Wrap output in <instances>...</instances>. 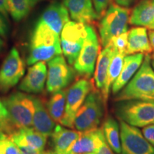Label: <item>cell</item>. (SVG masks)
Wrapping results in <instances>:
<instances>
[{
	"instance_id": "cell-1",
	"label": "cell",
	"mask_w": 154,
	"mask_h": 154,
	"mask_svg": "<svg viewBox=\"0 0 154 154\" xmlns=\"http://www.w3.org/2000/svg\"><path fill=\"white\" fill-rule=\"evenodd\" d=\"M61 54L59 34L38 20L31 36L28 65H33L38 61H49Z\"/></svg>"
},
{
	"instance_id": "cell-2",
	"label": "cell",
	"mask_w": 154,
	"mask_h": 154,
	"mask_svg": "<svg viewBox=\"0 0 154 154\" xmlns=\"http://www.w3.org/2000/svg\"><path fill=\"white\" fill-rule=\"evenodd\" d=\"M131 99L154 101V70L149 54L146 55L137 73L115 97L116 101Z\"/></svg>"
},
{
	"instance_id": "cell-3",
	"label": "cell",
	"mask_w": 154,
	"mask_h": 154,
	"mask_svg": "<svg viewBox=\"0 0 154 154\" xmlns=\"http://www.w3.org/2000/svg\"><path fill=\"white\" fill-rule=\"evenodd\" d=\"M117 102L115 113L121 121L135 127L154 124V101L131 99Z\"/></svg>"
},
{
	"instance_id": "cell-4",
	"label": "cell",
	"mask_w": 154,
	"mask_h": 154,
	"mask_svg": "<svg viewBox=\"0 0 154 154\" xmlns=\"http://www.w3.org/2000/svg\"><path fill=\"white\" fill-rule=\"evenodd\" d=\"M130 9L116 4H111L102 17L99 25L101 43L106 47L114 36L127 32L131 14Z\"/></svg>"
},
{
	"instance_id": "cell-5",
	"label": "cell",
	"mask_w": 154,
	"mask_h": 154,
	"mask_svg": "<svg viewBox=\"0 0 154 154\" xmlns=\"http://www.w3.org/2000/svg\"><path fill=\"white\" fill-rule=\"evenodd\" d=\"M103 104L101 94L92 89L76 113L74 123L76 130L82 133L97 128L103 115Z\"/></svg>"
},
{
	"instance_id": "cell-6",
	"label": "cell",
	"mask_w": 154,
	"mask_h": 154,
	"mask_svg": "<svg viewBox=\"0 0 154 154\" xmlns=\"http://www.w3.org/2000/svg\"><path fill=\"white\" fill-rule=\"evenodd\" d=\"M2 102L17 129L32 127L34 113L33 96L15 92L5 98Z\"/></svg>"
},
{
	"instance_id": "cell-7",
	"label": "cell",
	"mask_w": 154,
	"mask_h": 154,
	"mask_svg": "<svg viewBox=\"0 0 154 154\" xmlns=\"http://www.w3.org/2000/svg\"><path fill=\"white\" fill-rule=\"evenodd\" d=\"M86 24L69 21L60 34L61 47L63 56L70 65H73L79 55L87 34Z\"/></svg>"
},
{
	"instance_id": "cell-8",
	"label": "cell",
	"mask_w": 154,
	"mask_h": 154,
	"mask_svg": "<svg viewBox=\"0 0 154 154\" xmlns=\"http://www.w3.org/2000/svg\"><path fill=\"white\" fill-rule=\"evenodd\" d=\"M93 82L86 78L77 80L66 91V106L64 114L61 121L63 126L74 128V119L79 109L85 101L86 96L94 89Z\"/></svg>"
},
{
	"instance_id": "cell-9",
	"label": "cell",
	"mask_w": 154,
	"mask_h": 154,
	"mask_svg": "<svg viewBox=\"0 0 154 154\" xmlns=\"http://www.w3.org/2000/svg\"><path fill=\"white\" fill-rule=\"evenodd\" d=\"M86 28L87 34L74 66L78 74L89 78L94 71L100 45L97 34L94 27L86 25Z\"/></svg>"
},
{
	"instance_id": "cell-10",
	"label": "cell",
	"mask_w": 154,
	"mask_h": 154,
	"mask_svg": "<svg viewBox=\"0 0 154 154\" xmlns=\"http://www.w3.org/2000/svg\"><path fill=\"white\" fill-rule=\"evenodd\" d=\"M121 130L120 154H154V146L144 137L141 131L123 121L119 123Z\"/></svg>"
},
{
	"instance_id": "cell-11",
	"label": "cell",
	"mask_w": 154,
	"mask_h": 154,
	"mask_svg": "<svg viewBox=\"0 0 154 154\" xmlns=\"http://www.w3.org/2000/svg\"><path fill=\"white\" fill-rule=\"evenodd\" d=\"M74 71L62 55L53 58L48 61L47 91L54 94L64 89L74 79Z\"/></svg>"
},
{
	"instance_id": "cell-12",
	"label": "cell",
	"mask_w": 154,
	"mask_h": 154,
	"mask_svg": "<svg viewBox=\"0 0 154 154\" xmlns=\"http://www.w3.org/2000/svg\"><path fill=\"white\" fill-rule=\"evenodd\" d=\"M24 72V61L17 49L13 48L0 68V91L2 92L9 91L22 78Z\"/></svg>"
},
{
	"instance_id": "cell-13",
	"label": "cell",
	"mask_w": 154,
	"mask_h": 154,
	"mask_svg": "<svg viewBox=\"0 0 154 154\" xmlns=\"http://www.w3.org/2000/svg\"><path fill=\"white\" fill-rule=\"evenodd\" d=\"M106 141L101 128L82 132L75 140L66 154L96 153Z\"/></svg>"
},
{
	"instance_id": "cell-14",
	"label": "cell",
	"mask_w": 154,
	"mask_h": 154,
	"mask_svg": "<svg viewBox=\"0 0 154 154\" xmlns=\"http://www.w3.org/2000/svg\"><path fill=\"white\" fill-rule=\"evenodd\" d=\"M47 78L45 61H38L32 65L19 86V89L26 93L38 94L44 91Z\"/></svg>"
},
{
	"instance_id": "cell-15",
	"label": "cell",
	"mask_w": 154,
	"mask_h": 154,
	"mask_svg": "<svg viewBox=\"0 0 154 154\" xmlns=\"http://www.w3.org/2000/svg\"><path fill=\"white\" fill-rule=\"evenodd\" d=\"M69 13L63 4L54 2L44 9L38 20L60 35L64 25L69 21Z\"/></svg>"
},
{
	"instance_id": "cell-16",
	"label": "cell",
	"mask_w": 154,
	"mask_h": 154,
	"mask_svg": "<svg viewBox=\"0 0 154 154\" xmlns=\"http://www.w3.org/2000/svg\"><path fill=\"white\" fill-rule=\"evenodd\" d=\"M63 5L75 22L89 25L99 19L92 0H64Z\"/></svg>"
},
{
	"instance_id": "cell-17",
	"label": "cell",
	"mask_w": 154,
	"mask_h": 154,
	"mask_svg": "<svg viewBox=\"0 0 154 154\" xmlns=\"http://www.w3.org/2000/svg\"><path fill=\"white\" fill-rule=\"evenodd\" d=\"M82 132L70 130L57 125L50 136L51 138V150L47 154H66L72 144Z\"/></svg>"
},
{
	"instance_id": "cell-18",
	"label": "cell",
	"mask_w": 154,
	"mask_h": 154,
	"mask_svg": "<svg viewBox=\"0 0 154 154\" xmlns=\"http://www.w3.org/2000/svg\"><path fill=\"white\" fill-rule=\"evenodd\" d=\"M143 61V54H134L126 56L120 74L112 86V93L117 94L130 82Z\"/></svg>"
},
{
	"instance_id": "cell-19",
	"label": "cell",
	"mask_w": 154,
	"mask_h": 154,
	"mask_svg": "<svg viewBox=\"0 0 154 154\" xmlns=\"http://www.w3.org/2000/svg\"><path fill=\"white\" fill-rule=\"evenodd\" d=\"M47 136L38 132L34 128H21L15 131L9 138L18 146H26L37 151H44Z\"/></svg>"
},
{
	"instance_id": "cell-20",
	"label": "cell",
	"mask_w": 154,
	"mask_h": 154,
	"mask_svg": "<svg viewBox=\"0 0 154 154\" xmlns=\"http://www.w3.org/2000/svg\"><path fill=\"white\" fill-rule=\"evenodd\" d=\"M129 24L154 29V0H141L131 11Z\"/></svg>"
},
{
	"instance_id": "cell-21",
	"label": "cell",
	"mask_w": 154,
	"mask_h": 154,
	"mask_svg": "<svg viewBox=\"0 0 154 154\" xmlns=\"http://www.w3.org/2000/svg\"><path fill=\"white\" fill-rule=\"evenodd\" d=\"M153 51L148 38L147 29L143 26L134 27L128 32L126 55L134 54H149Z\"/></svg>"
},
{
	"instance_id": "cell-22",
	"label": "cell",
	"mask_w": 154,
	"mask_h": 154,
	"mask_svg": "<svg viewBox=\"0 0 154 154\" xmlns=\"http://www.w3.org/2000/svg\"><path fill=\"white\" fill-rule=\"evenodd\" d=\"M34 103V113L32 126L38 132L49 137L52 134L56 124L50 116L47 108L38 98L33 97Z\"/></svg>"
},
{
	"instance_id": "cell-23",
	"label": "cell",
	"mask_w": 154,
	"mask_h": 154,
	"mask_svg": "<svg viewBox=\"0 0 154 154\" xmlns=\"http://www.w3.org/2000/svg\"><path fill=\"white\" fill-rule=\"evenodd\" d=\"M126 52L115 51L112 59H111L110 64L106 75V78L104 83V86L101 89V96L103 98L104 104L106 105V102L109 96L110 88L112 87L113 83L117 79L122 69L123 63H124V57H126Z\"/></svg>"
},
{
	"instance_id": "cell-24",
	"label": "cell",
	"mask_w": 154,
	"mask_h": 154,
	"mask_svg": "<svg viewBox=\"0 0 154 154\" xmlns=\"http://www.w3.org/2000/svg\"><path fill=\"white\" fill-rule=\"evenodd\" d=\"M113 54L114 49L112 46L109 44L106 47L103 48L98 57L97 64L94 73V84L95 87L101 91L104 86L108 69Z\"/></svg>"
},
{
	"instance_id": "cell-25",
	"label": "cell",
	"mask_w": 154,
	"mask_h": 154,
	"mask_svg": "<svg viewBox=\"0 0 154 154\" xmlns=\"http://www.w3.org/2000/svg\"><path fill=\"white\" fill-rule=\"evenodd\" d=\"M103 135L106 142L116 153L120 154L121 145L119 131V124L113 117L109 116L104 121L103 124Z\"/></svg>"
},
{
	"instance_id": "cell-26",
	"label": "cell",
	"mask_w": 154,
	"mask_h": 154,
	"mask_svg": "<svg viewBox=\"0 0 154 154\" xmlns=\"http://www.w3.org/2000/svg\"><path fill=\"white\" fill-rule=\"evenodd\" d=\"M66 91L63 89L52 94L47 103V110L56 123H60L64 114L66 106Z\"/></svg>"
},
{
	"instance_id": "cell-27",
	"label": "cell",
	"mask_w": 154,
	"mask_h": 154,
	"mask_svg": "<svg viewBox=\"0 0 154 154\" xmlns=\"http://www.w3.org/2000/svg\"><path fill=\"white\" fill-rule=\"evenodd\" d=\"M42 0H7L9 14L15 22L22 20Z\"/></svg>"
},
{
	"instance_id": "cell-28",
	"label": "cell",
	"mask_w": 154,
	"mask_h": 154,
	"mask_svg": "<svg viewBox=\"0 0 154 154\" xmlns=\"http://www.w3.org/2000/svg\"><path fill=\"white\" fill-rule=\"evenodd\" d=\"M17 130L11 120L5 106L0 99V139L9 138Z\"/></svg>"
},
{
	"instance_id": "cell-29",
	"label": "cell",
	"mask_w": 154,
	"mask_h": 154,
	"mask_svg": "<svg viewBox=\"0 0 154 154\" xmlns=\"http://www.w3.org/2000/svg\"><path fill=\"white\" fill-rule=\"evenodd\" d=\"M109 44L112 46L115 51L126 52L127 44H128V32L113 37Z\"/></svg>"
},
{
	"instance_id": "cell-30",
	"label": "cell",
	"mask_w": 154,
	"mask_h": 154,
	"mask_svg": "<svg viewBox=\"0 0 154 154\" xmlns=\"http://www.w3.org/2000/svg\"><path fill=\"white\" fill-rule=\"evenodd\" d=\"M0 154H22L18 146L9 138L0 139Z\"/></svg>"
},
{
	"instance_id": "cell-31",
	"label": "cell",
	"mask_w": 154,
	"mask_h": 154,
	"mask_svg": "<svg viewBox=\"0 0 154 154\" xmlns=\"http://www.w3.org/2000/svg\"><path fill=\"white\" fill-rule=\"evenodd\" d=\"M92 2L99 19L102 18L106 11L108 7L111 4V0H92Z\"/></svg>"
},
{
	"instance_id": "cell-32",
	"label": "cell",
	"mask_w": 154,
	"mask_h": 154,
	"mask_svg": "<svg viewBox=\"0 0 154 154\" xmlns=\"http://www.w3.org/2000/svg\"><path fill=\"white\" fill-rule=\"evenodd\" d=\"M143 135L148 141L154 146V124H151L144 127L142 130Z\"/></svg>"
},
{
	"instance_id": "cell-33",
	"label": "cell",
	"mask_w": 154,
	"mask_h": 154,
	"mask_svg": "<svg viewBox=\"0 0 154 154\" xmlns=\"http://www.w3.org/2000/svg\"><path fill=\"white\" fill-rule=\"evenodd\" d=\"M9 31V23L3 14L0 12V36L5 37L7 36Z\"/></svg>"
},
{
	"instance_id": "cell-34",
	"label": "cell",
	"mask_w": 154,
	"mask_h": 154,
	"mask_svg": "<svg viewBox=\"0 0 154 154\" xmlns=\"http://www.w3.org/2000/svg\"><path fill=\"white\" fill-rule=\"evenodd\" d=\"M19 149L22 154H47L45 151H40L31 149L26 146H19Z\"/></svg>"
},
{
	"instance_id": "cell-35",
	"label": "cell",
	"mask_w": 154,
	"mask_h": 154,
	"mask_svg": "<svg viewBox=\"0 0 154 154\" xmlns=\"http://www.w3.org/2000/svg\"><path fill=\"white\" fill-rule=\"evenodd\" d=\"M96 154H113V153L111 148L105 141L103 145L99 148V150L96 151Z\"/></svg>"
},
{
	"instance_id": "cell-36",
	"label": "cell",
	"mask_w": 154,
	"mask_h": 154,
	"mask_svg": "<svg viewBox=\"0 0 154 154\" xmlns=\"http://www.w3.org/2000/svg\"><path fill=\"white\" fill-rule=\"evenodd\" d=\"M0 12L5 15L6 17H8L9 10L7 0H0Z\"/></svg>"
},
{
	"instance_id": "cell-37",
	"label": "cell",
	"mask_w": 154,
	"mask_h": 154,
	"mask_svg": "<svg viewBox=\"0 0 154 154\" xmlns=\"http://www.w3.org/2000/svg\"><path fill=\"white\" fill-rule=\"evenodd\" d=\"M114 1L116 3V5L121 6V7H128L133 5L136 0H114Z\"/></svg>"
},
{
	"instance_id": "cell-38",
	"label": "cell",
	"mask_w": 154,
	"mask_h": 154,
	"mask_svg": "<svg viewBox=\"0 0 154 154\" xmlns=\"http://www.w3.org/2000/svg\"><path fill=\"white\" fill-rule=\"evenodd\" d=\"M149 42L153 50H154V29H151L149 32Z\"/></svg>"
},
{
	"instance_id": "cell-39",
	"label": "cell",
	"mask_w": 154,
	"mask_h": 154,
	"mask_svg": "<svg viewBox=\"0 0 154 154\" xmlns=\"http://www.w3.org/2000/svg\"><path fill=\"white\" fill-rule=\"evenodd\" d=\"M3 47H4V42H3V40L0 38V51L2 50Z\"/></svg>"
},
{
	"instance_id": "cell-40",
	"label": "cell",
	"mask_w": 154,
	"mask_h": 154,
	"mask_svg": "<svg viewBox=\"0 0 154 154\" xmlns=\"http://www.w3.org/2000/svg\"><path fill=\"white\" fill-rule=\"evenodd\" d=\"M151 66H152V67H153V69H154V59L151 61Z\"/></svg>"
},
{
	"instance_id": "cell-41",
	"label": "cell",
	"mask_w": 154,
	"mask_h": 154,
	"mask_svg": "<svg viewBox=\"0 0 154 154\" xmlns=\"http://www.w3.org/2000/svg\"><path fill=\"white\" fill-rule=\"evenodd\" d=\"M152 57H153V59H154V52H153V55H152Z\"/></svg>"
},
{
	"instance_id": "cell-42",
	"label": "cell",
	"mask_w": 154,
	"mask_h": 154,
	"mask_svg": "<svg viewBox=\"0 0 154 154\" xmlns=\"http://www.w3.org/2000/svg\"><path fill=\"white\" fill-rule=\"evenodd\" d=\"M87 154H96V153H87Z\"/></svg>"
}]
</instances>
